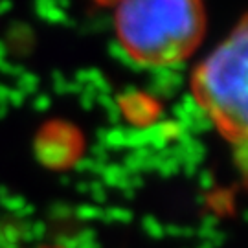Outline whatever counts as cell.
Here are the masks:
<instances>
[{
	"label": "cell",
	"mask_w": 248,
	"mask_h": 248,
	"mask_svg": "<svg viewBox=\"0 0 248 248\" xmlns=\"http://www.w3.org/2000/svg\"><path fill=\"white\" fill-rule=\"evenodd\" d=\"M247 17L230 31L191 74V94L197 105L241 156L248 138L247 108Z\"/></svg>",
	"instance_id": "7a4b0ae2"
},
{
	"label": "cell",
	"mask_w": 248,
	"mask_h": 248,
	"mask_svg": "<svg viewBox=\"0 0 248 248\" xmlns=\"http://www.w3.org/2000/svg\"><path fill=\"white\" fill-rule=\"evenodd\" d=\"M39 248H64V247H59V245H45V247H39Z\"/></svg>",
	"instance_id": "3957f363"
},
{
	"label": "cell",
	"mask_w": 248,
	"mask_h": 248,
	"mask_svg": "<svg viewBox=\"0 0 248 248\" xmlns=\"http://www.w3.org/2000/svg\"><path fill=\"white\" fill-rule=\"evenodd\" d=\"M208 26L204 0H118L114 31L125 55L140 66L184 62Z\"/></svg>",
	"instance_id": "6da1fadb"
}]
</instances>
